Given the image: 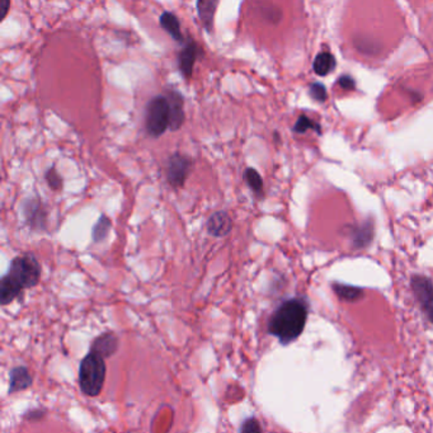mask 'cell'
<instances>
[{"label":"cell","instance_id":"obj_1","mask_svg":"<svg viewBox=\"0 0 433 433\" xmlns=\"http://www.w3.org/2000/svg\"><path fill=\"white\" fill-rule=\"evenodd\" d=\"M41 265L33 253L15 257L7 274L0 280V304L3 306L22 297L26 290L33 289L41 280Z\"/></svg>","mask_w":433,"mask_h":433},{"label":"cell","instance_id":"obj_2","mask_svg":"<svg viewBox=\"0 0 433 433\" xmlns=\"http://www.w3.org/2000/svg\"><path fill=\"white\" fill-rule=\"evenodd\" d=\"M309 315V303L304 297H291L280 304L268 322V333L288 346L303 334Z\"/></svg>","mask_w":433,"mask_h":433},{"label":"cell","instance_id":"obj_3","mask_svg":"<svg viewBox=\"0 0 433 433\" xmlns=\"http://www.w3.org/2000/svg\"><path fill=\"white\" fill-rule=\"evenodd\" d=\"M106 374V359L97 352L89 351L80 362V390L88 397H98L104 386Z\"/></svg>","mask_w":433,"mask_h":433},{"label":"cell","instance_id":"obj_4","mask_svg":"<svg viewBox=\"0 0 433 433\" xmlns=\"http://www.w3.org/2000/svg\"><path fill=\"white\" fill-rule=\"evenodd\" d=\"M171 126L169 104L164 94L154 95L145 109V131L148 136L159 139Z\"/></svg>","mask_w":433,"mask_h":433},{"label":"cell","instance_id":"obj_5","mask_svg":"<svg viewBox=\"0 0 433 433\" xmlns=\"http://www.w3.org/2000/svg\"><path fill=\"white\" fill-rule=\"evenodd\" d=\"M24 224L33 233H46L49 230V207L42 198L32 196L21 203Z\"/></svg>","mask_w":433,"mask_h":433},{"label":"cell","instance_id":"obj_6","mask_svg":"<svg viewBox=\"0 0 433 433\" xmlns=\"http://www.w3.org/2000/svg\"><path fill=\"white\" fill-rule=\"evenodd\" d=\"M413 297L427 322L433 324V281L425 274H413L411 277Z\"/></svg>","mask_w":433,"mask_h":433},{"label":"cell","instance_id":"obj_7","mask_svg":"<svg viewBox=\"0 0 433 433\" xmlns=\"http://www.w3.org/2000/svg\"><path fill=\"white\" fill-rule=\"evenodd\" d=\"M194 166L191 157L180 152H175L166 160V181L171 187L180 189L186 186L188 177Z\"/></svg>","mask_w":433,"mask_h":433},{"label":"cell","instance_id":"obj_8","mask_svg":"<svg viewBox=\"0 0 433 433\" xmlns=\"http://www.w3.org/2000/svg\"><path fill=\"white\" fill-rule=\"evenodd\" d=\"M203 55V50L196 40L188 37L178 54V69L184 79L189 80L194 75L196 61Z\"/></svg>","mask_w":433,"mask_h":433},{"label":"cell","instance_id":"obj_9","mask_svg":"<svg viewBox=\"0 0 433 433\" xmlns=\"http://www.w3.org/2000/svg\"><path fill=\"white\" fill-rule=\"evenodd\" d=\"M164 95L169 104V115H171V126L169 130L177 132L182 129L186 123V112H184V97L175 88H166Z\"/></svg>","mask_w":433,"mask_h":433},{"label":"cell","instance_id":"obj_10","mask_svg":"<svg viewBox=\"0 0 433 433\" xmlns=\"http://www.w3.org/2000/svg\"><path fill=\"white\" fill-rule=\"evenodd\" d=\"M234 228V221L230 214L224 210L215 211L210 215L206 221V230L214 238H224L230 234Z\"/></svg>","mask_w":433,"mask_h":433},{"label":"cell","instance_id":"obj_11","mask_svg":"<svg viewBox=\"0 0 433 433\" xmlns=\"http://www.w3.org/2000/svg\"><path fill=\"white\" fill-rule=\"evenodd\" d=\"M220 1L219 0H197L196 9L197 15L201 19L203 29L211 35L215 27V15H216L217 7Z\"/></svg>","mask_w":433,"mask_h":433},{"label":"cell","instance_id":"obj_12","mask_svg":"<svg viewBox=\"0 0 433 433\" xmlns=\"http://www.w3.org/2000/svg\"><path fill=\"white\" fill-rule=\"evenodd\" d=\"M159 24L162 29L166 31L169 36L173 38V41L178 44H184L186 38L182 32L181 21L173 12L164 10L159 17Z\"/></svg>","mask_w":433,"mask_h":433},{"label":"cell","instance_id":"obj_13","mask_svg":"<svg viewBox=\"0 0 433 433\" xmlns=\"http://www.w3.org/2000/svg\"><path fill=\"white\" fill-rule=\"evenodd\" d=\"M118 345H120V342H118V338L116 337L115 333L106 332L93 340V343L90 346V351L101 354L104 359H109L112 354L117 352Z\"/></svg>","mask_w":433,"mask_h":433},{"label":"cell","instance_id":"obj_14","mask_svg":"<svg viewBox=\"0 0 433 433\" xmlns=\"http://www.w3.org/2000/svg\"><path fill=\"white\" fill-rule=\"evenodd\" d=\"M10 384H9V394H15L18 391L29 389L32 385V375L29 370L24 366H17L10 371Z\"/></svg>","mask_w":433,"mask_h":433},{"label":"cell","instance_id":"obj_15","mask_svg":"<svg viewBox=\"0 0 433 433\" xmlns=\"http://www.w3.org/2000/svg\"><path fill=\"white\" fill-rule=\"evenodd\" d=\"M336 68H337L336 58L328 51L318 54L317 58L313 61V70L319 77H326L328 74L334 72Z\"/></svg>","mask_w":433,"mask_h":433},{"label":"cell","instance_id":"obj_16","mask_svg":"<svg viewBox=\"0 0 433 433\" xmlns=\"http://www.w3.org/2000/svg\"><path fill=\"white\" fill-rule=\"evenodd\" d=\"M332 289L334 294L343 301H357L363 297V289L357 288V286H352V285L333 282Z\"/></svg>","mask_w":433,"mask_h":433},{"label":"cell","instance_id":"obj_17","mask_svg":"<svg viewBox=\"0 0 433 433\" xmlns=\"http://www.w3.org/2000/svg\"><path fill=\"white\" fill-rule=\"evenodd\" d=\"M243 180L246 182L248 188L252 191L258 198H262L265 195V183L262 175L254 168H246L243 173Z\"/></svg>","mask_w":433,"mask_h":433},{"label":"cell","instance_id":"obj_18","mask_svg":"<svg viewBox=\"0 0 433 433\" xmlns=\"http://www.w3.org/2000/svg\"><path fill=\"white\" fill-rule=\"evenodd\" d=\"M374 237V225L371 223L362 224L361 226H357L356 231L352 233V243L354 248L360 249L368 246Z\"/></svg>","mask_w":433,"mask_h":433},{"label":"cell","instance_id":"obj_19","mask_svg":"<svg viewBox=\"0 0 433 433\" xmlns=\"http://www.w3.org/2000/svg\"><path fill=\"white\" fill-rule=\"evenodd\" d=\"M111 229H112L111 219L107 215H101L100 219L97 220V223L94 224L93 229H92L93 243L98 244V243L104 242L106 239L109 238Z\"/></svg>","mask_w":433,"mask_h":433},{"label":"cell","instance_id":"obj_20","mask_svg":"<svg viewBox=\"0 0 433 433\" xmlns=\"http://www.w3.org/2000/svg\"><path fill=\"white\" fill-rule=\"evenodd\" d=\"M308 130H314L318 135H322V126L318 123L313 121L310 117L301 115L297 118V123L292 127V131L295 134H305Z\"/></svg>","mask_w":433,"mask_h":433},{"label":"cell","instance_id":"obj_21","mask_svg":"<svg viewBox=\"0 0 433 433\" xmlns=\"http://www.w3.org/2000/svg\"><path fill=\"white\" fill-rule=\"evenodd\" d=\"M45 181L47 183V186L50 189L58 192L64 188V178L63 175L58 173L56 166H51L50 168L46 169L45 172Z\"/></svg>","mask_w":433,"mask_h":433},{"label":"cell","instance_id":"obj_22","mask_svg":"<svg viewBox=\"0 0 433 433\" xmlns=\"http://www.w3.org/2000/svg\"><path fill=\"white\" fill-rule=\"evenodd\" d=\"M309 94H310V97L314 101L319 102V103H323L328 98L326 88L322 83H318V81L311 83L310 87H309Z\"/></svg>","mask_w":433,"mask_h":433},{"label":"cell","instance_id":"obj_23","mask_svg":"<svg viewBox=\"0 0 433 433\" xmlns=\"http://www.w3.org/2000/svg\"><path fill=\"white\" fill-rule=\"evenodd\" d=\"M240 433H263L260 420L255 417L246 418L240 427Z\"/></svg>","mask_w":433,"mask_h":433},{"label":"cell","instance_id":"obj_24","mask_svg":"<svg viewBox=\"0 0 433 433\" xmlns=\"http://www.w3.org/2000/svg\"><path fill=\"white\" fill-rule=\"evenodd\" d=\"M337 83H338V86H340V88L345 89V90H354V88H356V81H354V78H352L351 75H348V74H345V75H342L340 78H338Z\"/></svg>","mask_w":433,"mask_h":433},{"label":"cell","instance_id":"obj_25","mask_svg":"<svg viewBox=\"0 0 433 433\" xmlns=\"http://www.w3.org/2000/svg\"><path fill=\"white\" fill-rule=\"evenodd\" d=\"M10 8V0H0V21H3L7 17Z\"/></svg>","mask_w":433,"mask_h":433}]
</instances>
